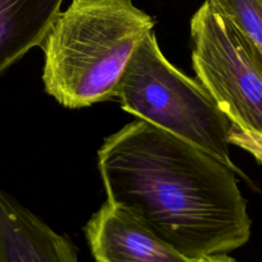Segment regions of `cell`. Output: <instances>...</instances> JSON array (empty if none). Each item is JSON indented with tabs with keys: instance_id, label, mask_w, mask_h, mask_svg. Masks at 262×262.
<instances>
[{
	"instance_id": "obj_1",
	"label": "cell",
	"mask_w": 262,
	"mask_h": 262,
	"mask_svg": "<svg viewBox=\"0 0 262 262\" xmlns=\"http://www.w3.org/2000/svg\"><path fill=\"white\" fill-rule=\"evenodd\" d=\"M98 170L107 203L192 261L249 241L251 219L236 172L143 120L104 139Z\"/></svg>"
},
{
	"instance_id": "obj_2",
	"label": "cell",
	"mask_w": 262,
	"mask_h": 262,
	"mask_svg": "<svg viewBox=\"0 0 262 262\" xmlns=\"http://www.w3.org/2000/svg\"><path fill=\"white\" fill-rule=\"evenodd\" d=\"M155 25L132 0H72L39 45L46 93L69 108L115 98L128 61Z\"/></svg>"
},
{
	"instance_id": "obj_3",
	"label": "cell",
	"mask_w": 262,
	"mask_h": 262,
	"mask_svg": "<svg viewBox=\"0 0 262 262\" xmlns=\"http://www.w3.org/2000/svg\"><path fill=\"white\" fill-rule=\"evenodd\" d=\"M116 98L127 113L195 145L242 174L229 156L233 123L196 79L168 60L154 31L133 52Z\"/></svg>"
},
{
	"instance_id": "obj_4",
	"label": "cell",
	"mask_w": 262,
	"mask_h": 262,
	"mask_svg": "<svg viewBox=\"0 0 262 262\" xmlns=\"http://www.w3.org/2000/svg\"><path fill=\"white\" fill-rule=\"evenodd\" d=\"M189 33L196 80L236 127L262 135V73L235 30L205 0Z\"/></svg>"
},
{
	"instance_id": "obj_5",
	"label": "cell",
	"mask_w": 262,
	"mask_h": 262,
	"mask_svg": "<svg viewBox=\"0 0 262 262\" xmlns=\"http://www.w3.org/2000/svg\"><path fill=\"white\" fill-rule=\"evenodd\" d=\"M85 231L96 262H195L107 202L93 214Z\"/></svg>"
},
{
	"instance_id": "obj_6",
	"label": "cell",
	"mask_w": 262,
	"mask_h": 262,
	"mask_svg": "<svg viewBox=\"0 0 262 262\" xmlns=\"http://www.w3.org/2000/svg\"><path fill=\"white\" fill-rule=\"evenodd\" d=\"M0 262H78L64 235L0 188Z\"/></svg>"
},
{
	"instance_id": "obj_7",
	"label": "cell",
	"mask_w": 262,
	"mask_h": 262,
	"mask_svg": "<svg viewBox=\"0 0 262 262\" xmlns=\"http://www.w3.org/2000/svg\"><path fill=\"white\" fill-rule=\"evenodd\" d=\"M63 0H0V75L39 46Z\"/></svg>"
},
{
	"instance_id": "obj_8",
	"label": "cell",
	"mask_w": 262,
	"mask_h": 262,
	"mask_svg": "<svg viewBox=\"0 0 262 262\" xmlns=\"http://www.w3.org/2000/svg\"><path fill=\"white\" fill-rule=\"evenodd\" d=\"M230 24L262 73V0H207Z\"/></svg>"
},
{
	"instance_id": "obj_9",
	"label": "cell",
	"mask_w": 262,
	"mask_h": 262,
	"mask_svg": "<svg viewBox=\"0 0 262 262\" xmlns=\"http://www.w3.org/2000/svg\"><path fill=\"white\" fill-rule=\"evenodd\" d=\"M195 262H237L234 259L227 256V254H220V255H213L208 256L203 259H200Z\"/></svg>"
}]
</instances>
